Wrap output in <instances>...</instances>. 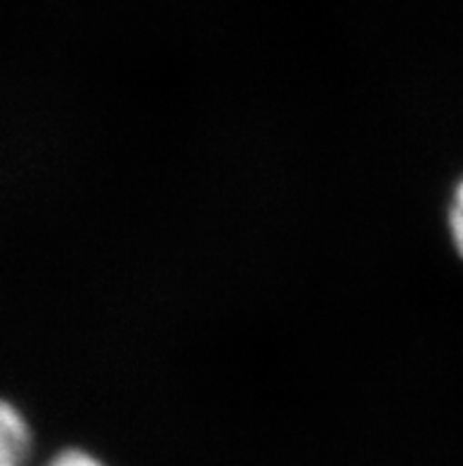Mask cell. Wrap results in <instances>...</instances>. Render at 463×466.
I'll return each instance as SVG.
<instances>
[{
  "instance_id": "1",
  "label": "cell",
  "mask_w": 463,
  "mask_h": 466,
  "mask_svg": "<svg viewBox=\"0 0 463 466\" xmlns=\"http://www.w3.org/2000/svg\"><path fill=\"white\" fill-rule=\"evenodd\" d=\"M34 429L15 402L0 398V466H31Z\"/></svg>"
},
{
  "instance_id": "2",
  "label": "cell",
  "mask_w": 463,
  "mask_h": 466,
  "mask_svg": "<svg viewBox=\"0 0 463 466\" xmlns=\"http://www.w3.org/2000/svg\"><path fill=\"white\" fill-rule=\"evenodd\" d=\"M41 466H112L95 450L83 448V445H65L47 455Z\"/></svg>"
},
{
  "instance_id": "3",
  "label": "cell",
  "mask_w": 463,
  "mask_h": 466,
  "mask_svg": "<svg viewBox=\"0 0 463 466\" xmlns=\"http://www.w3.org/2000/svg\"><path fill=\"white\" fill-rule=\"evenodd\" d=\"M447 220H449V235H452V244L463 258V180L454 187L452 201H449V211H447Z\"/></svg>"
}]
</instances>
